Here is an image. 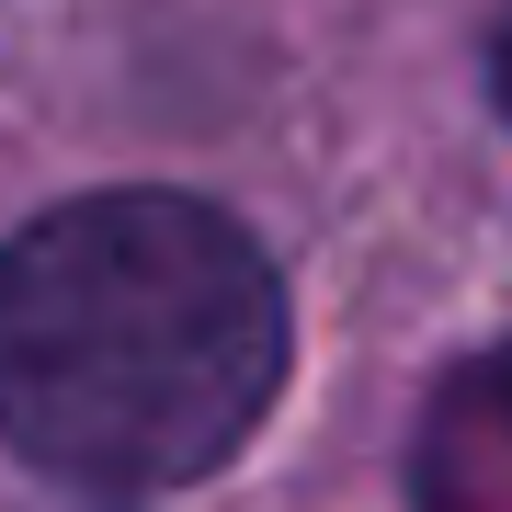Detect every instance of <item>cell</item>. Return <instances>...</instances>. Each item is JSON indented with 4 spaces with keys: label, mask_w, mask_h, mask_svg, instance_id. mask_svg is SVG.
<instances>
[{
    "label": "cell",
    "mask_w": 512,
    "mask_h": 512,
    "mask_svg": "<svg viewBox=\"0 0 512 512\" xmlns=\"http://www.w3.org/2000/svg\"><path fill=\"white\" fill-rule=\"evenodd\" d=\"M285 387V274L205 194H80L0 251V444L69 490H183Z\"/></svg>",
    "instance_id": "obj_1"
},
{
    "label": "cell",
    "mask_w": 512,
    "mask_h": 512,
    "mask_svg": "<svg viewBox=\"0 0 512 512\" xmlns=\"http://www.w3.org/2000/svg\"><path fill=\"white\" fill-rule=\"evenodd\" d=\"M433 444H490V467H512V342H490L456 387H444Z\"/></svg>",
    "instance_id": "obj_2"
},
{
    "label": "cell",
    "mask_w": 512,
    "mask_h": 512,
    "mask_svg": "<svg viewBox=\"0 0 512 512\" xmlns=\"http://www.w3.org/2000/svg\"><path fill=\"white\" fill-rule=\"evenodd\" d=\"M490 103H501V126H512V12H501V35H490Z\"/></svg>",
    "instance_id": "obj_3"
}]
</instances>
